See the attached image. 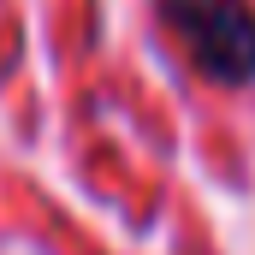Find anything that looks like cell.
Masks as SVG:
<instances>
[{"instance_id":"cell-1","label":"cell","mask_w":255,"mask_h":255,"mask_svg":"<svg viewBox=\"0 0 255 255\" xmlns=\"http://www.w3.org/2000/svg\"><path fill=\"white\" fill-rule=\"evenodd\" d=\"M160 18L208 83H255V6L250 0H160Z\"/></svg>"}]
</instances>
